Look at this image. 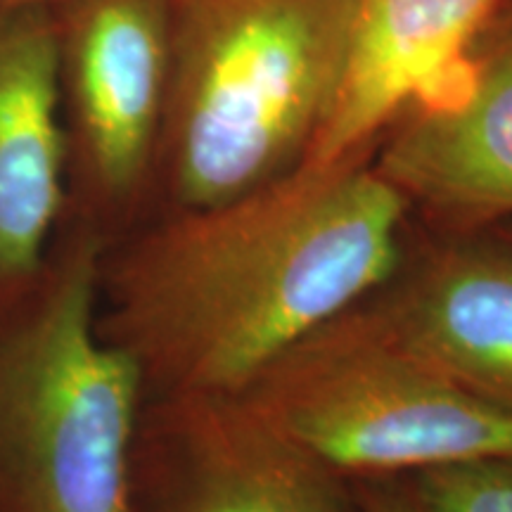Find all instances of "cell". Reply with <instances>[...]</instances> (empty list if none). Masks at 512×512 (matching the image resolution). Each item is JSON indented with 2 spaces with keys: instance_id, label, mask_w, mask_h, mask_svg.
Listing matches in <instances>:
<instances>
[{
  "instance_id": "cell-6",
  "label": "cell",
  "mask_w": 512,
  "mask_h": 512,
  "mask_svg": "<svg viewBox=\"0 0 512 512\" xmlns=\"http://www.w3.org/2000/svg\"><path fill=\"white\" fill-rule=\"evenodd\" d=\"M375 166L446 228L512 219V0L396 119Z\"/></svg>"
},
{
  "instance_id": "cell-13",
  "label": "cell",
  "mask_w": 512,
  "mask_h": 512,
  "mask_svg": "<svg viewBox=\"0 0 512 512\" xmlns=\"http://www.w3.org/2000/svg\"><path fill=\"white\" fill-rule=\"evenodd\" d=\"M64 0H0V15L27 10H55Z\"/></svg>"
},
{
  "instance_id": "cell-5",
  "label": "cell",
  "mask_w": 512,
  "mask_h": 512,
  "mask_svg": "<svg viewBox=\"0 0 512 512\" xmlns=\"http://www.w3.org/2000/svg\"><path fill=\"white\" fill-rule=\"evenodd\" d=\"M53 19L67 138L62 221L110 242L152 211L169 95L166 0H64Z\"/></svg>"
},
{
  "instance_id": "cell-11",
  "label": "cell",
  "mask_w": 512,
  "mask_h": 512,
  "mask_svg": "<svg viewBox=\"0 0 512 512\" xmlns=\"http://www.w3.org/2000/svg\"><path fill=\"white\" fill-rule=\"evenodd\" d=\"M413 496L422 512H512V456L420 470Z\"/></svg>"
},
{
  "instance_id": "cell-1",
  "label": "cell",
  "mask_w": 512,
  "mask_h": 512,
  "mask_svg": "<svg viewBox=\"0 0 512 512\" xmlns=\"http://www.w3.org/2000/svg\"><path fill=\"white\" fill-rule=\"evenodd\" d=\"M408 209L358 155L150 216L102 249L98 330L138 363L145 396L240 399L392 278Z\"/></svg>"
},
{
  "instance_id": "cell-4",
  "label": "cell",
  "mask_w": 512,
  "mask_h": 512,
  "mask_svg": "<svg viewBox=\"0 0 512 512\" xmlns=\"http://www.w3.org/2000/svg\"><path fill=\"white\" fill-rule=\"evenodd\" d=\"M256 418L328 470H430L512 456V411L356 318L313 332L254 384Z\"/></svg>"
},
{
  "instance_id": "cell-7",
  "label": "cell",
  "mask_w": 512,
  "mask_h": 512,
  "mask_svg": "<svg viewBox=\"0 0 512 512\" xmlns=\"http://www.w3.org/2000/svg\"><path fill=\"white\" fill-rule=\"evenodd\" d=\"M133 512H347L328 467L221 399L145 396Z\"/></svg>"
},
{
  "instance_id": "cell-3",
  "label": "cell",
  "mask_w": 512,
  "mask_h": 512,
  "mask_svg": "<svg viewBox=\"0 0 512 512\" xmlns=\"http://www.w3.org/2000/svg\"><path fill=\"white\" fill-rule=\"evenodd\" d=\"M105 245L62 221L34 283L0 306V512H133L145 384L98 330Z\"/></svg>"
},
{
  "instance_id": "cell-12",
  "label": "cell",
  "mask_w": 512,
  "mask_h": 512,
  "mask_svg": "<svg viewBox=\"0 0 512 512\" xmlns=\"http://www.w3.org/2000/svg\"><path fill=\"white\" fill-rule=\"evenodd\" d=\"M366 512H422L413 494H403L392 486H370L363 494Z\"/></svg>"
},
{
  "instance_id": "cell-2",
  "label": "cell",
  "mask_w": 512,
  "mask_h": 512,
  "mask_svg": "<svg viewBox=\"0 0 512 512\" xmlns=\"http://www.w3.org/2000/svg\"><path fill=\"white\" fill-rule=\"evenodd\" d=\"M356 8L166 0L169 95L150 216L219 207L302 169L335 107Z\"/></svg>"
},
{
  "instance_id": "cell-8",
  "label": "cell",
  "mask_w": 512,
  "mask_h": 512,
  "mask_svg": "<svg viewBox=\"0 0 512 512\" xmlns=\"http://www.w3.org/2000/svg\"><path fill=\"white\" fill-rule=\"evenodd\" d=\"M382 287L363 328L512 411V230L448 228Z\"/></svg>"
},
{
  "instance_id": "cell-10",
  "label": "cell",
  "mask_w": 512,
  "mask_h": 512,
  "mask_svg": "<svg viewBox=\"0 0 512 512\" xmlns=\"http://www.w3.org/2000/svg\"><path fill=\"white\" fill-rule=\"evenodd\" d=\"M505 0H358L328 124L304 166L363 155L370 140L437 86Z\"/></svg>"
},
{
  "instance_id": "cell-9",
  "label": "cell",
  "mask_w": 512,
  "mask_h": 512,
  "mask_svg": "<svg viewBox=\"0 0 512 512\" xmlns=\"http://www.w3.org/2000/svg\"><path fill=\"white\" fill-rule=\"evenodd\" d=\"M64 209L53 10L0 15V306L34 283Z\"/></svg>"
}]
</instances>
